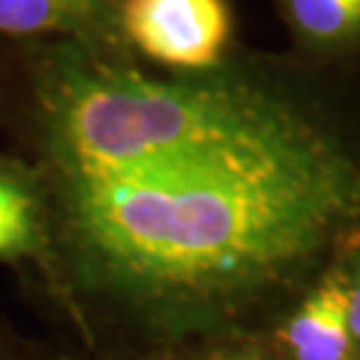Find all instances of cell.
Instances as JSON below:
<instances>
[{
    "label": "cell",
    "instance_id": "obj_1",
    "mask_svg": "<svg viewBox=\"0 0 360 360\" xmlns=\"http://www.w3.org/2000/svg\"><path fill=\"white\" fill-rule=\"evenodd\" d=\"M358 225L360 169L321 129L222 160L61 183L75 276L167 328L260 297Z\"/></svg>",
    "mask_w": 360,
    "mask_h": 360
},
{
    "label": "cell",
    "instance_id": "obj_2",
    "mask_svg": "<svg viewBox=\"0 0 360 360\" xmlns=\"http://www.w3.org/2000/svg\"><path fill=\"white\" fill-rule=\"evenodd\" d=\"M61 183L129 178L232 157L319 131L285 98L241 80H148L70 66L45 96Z\"/></svg>",
    "mask_w": 360,
    "mask_h": 360
},
{
    "label": "cell",
    "instance_id": "obj_3",
    "mask_svg": "<svg viewBox=\"0 0 360 360\" xmlns=\"http://www.w3.org/2000/svg\"><path fill=\"white\" fill-rule=\"evenodd\" d=\"M122 19L148 56L190 70L218 63L232 31L225 0H127Z\"/></svg>",
    "mask_w": 360,
    "mask_h": 360
},
{
    "label": "cell",
    "instance_id": "obj_4",
    "mask_svg": "<svg viewBox=\"0 0 360 360\" xmlns=\"http://www.w3.org/2000/svg\"><path fill=\"white\" fill-rule=\"evenodd\" d=\"M292 360H356L349 321V271H330L307 295L283 328Z\"/></svg>",
    "mask_w": 360,
    "mask_h": 360
},
{
    "label": "cell",
    "instance_id": "obj_5",
    "mask_svg": "<svg viewBox=\"0 0 360 360\" xmlns=\"http://www.w3.org/2000/svg\"><path fill=\"white\" fill-rule=\"evenodd\" d=\"M49 250L47 222L35 187L0 160V262L40 260Z\"/></svg>",
    "mask_w": 360,
    "mask_h": 360
},
{
    "label": "cell",
    "instance_id": "obj_6",
    "mask_svg": "<svg viewBox=\"0 0 360 360\" xmlns=\"http://www.w3.org/2000/svg\"><path fill=\"white\" fill-rule=\"evenodd\" d=\"M295 28L319 47H337L360 35V0H285Z\"/></svg>",
    "mask_w": 360,
    "mask_h": 360
},
{
    "label": "cell",
    "instance_id": "obj_7",
    "mask_svg": "<svg viewBox=\"0 0 360 360\" xmlns=\"http://www.w3.org/2000/svg\"><path fill=\"white\" fill-rule=\"evenodd\" d=\"M94 0H0V33L31 35L77 28Z\"/></svg>",
    "mask_w": 360,
    "mask_h": 360
},
{
    "label": "cell",
    "instance_id": "obj_8",
    "mask_svg": "<svg viewBox=\"0 0 360 360\" xmlns=\"http://www.w3.org/2000/svg\"><path fill=\"white\" fill-rule=\"evenodd\" d=\"M349 321L356 347L360 342V262L354 271H349Z\"/></svg>",
    "mask_w": 360,
    "mask_h": 360
},
{
    "label": "cell",
    "instance_id": "obj_9",
    "mask_svg": "<svg viewBox=\"0 0 360 360\" xmlns=\"http://www.w3.org/2000/svg\"><path fill=\"white\" fill-rule=\"evenodd\" d=\"M208 360H260L257 356H250V354H243V351H229V354H218Z\"/></svg>",
    "mask_w": 360,
    "mask_h": 360
},
{
    "label": "cell",
    "instance_id": "obj_10",
    "mask_svg": "<svg viewBox=\"0 0 360 360\" xmlns=\"http://www.w3.org/2000/svg\"><path fill=\"white\" fill-rule=\"evenodd\" d=\"M358 358H360V342H358Z\"/></svg>",
    "mask_w": 360,
    "mask_h": 360
},
{
    "label": "cell",
    "instance_id": "obj_11",
    "mask_svg": "<svg viewBox=\"0 0 360 360\" xmlns=\"http://www.w3.org/2000/svg\"><path fill=\"white\" fill-rule=\"evenodd\" d=\"M0 360H3V358H0Z\"/></svg>",
    "mask_w": 360,
    "mask_h": 360
}]
</instances>
